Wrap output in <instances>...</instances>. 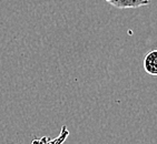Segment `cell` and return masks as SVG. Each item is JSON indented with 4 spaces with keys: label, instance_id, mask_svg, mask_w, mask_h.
<instances>
[{
    "label": "cell",
    "instance_id": "7a4b0ae2",
    "mask_svg": "<svg viewBox=\"0 0 157 144\" xmlns=\"http://www.w3.org/2000/svg\"><path fill=\"white\" fill-rule=\"evenodd\" d=\"M144 69L148 74L157 77V50H151L145 56Z\"/></svg>",
    "mask_w": 157,
    "mask_h": 144
},
{
    "label": "cell",
    "instance_id": "6da1fadb",
    "mask_svg": "<svg viewBox=\"0 0 157 144\" xmlns=\"http://www.w3.org/2000/svg\"><path fill=\"white\" fill-rule=\"evenodd\" d=\"M106 1L118 9L139 8L149 5V0H106Z\"/></svg>",
    "mask_w": 157,
    "mask_h": 144
}]
</instances>
